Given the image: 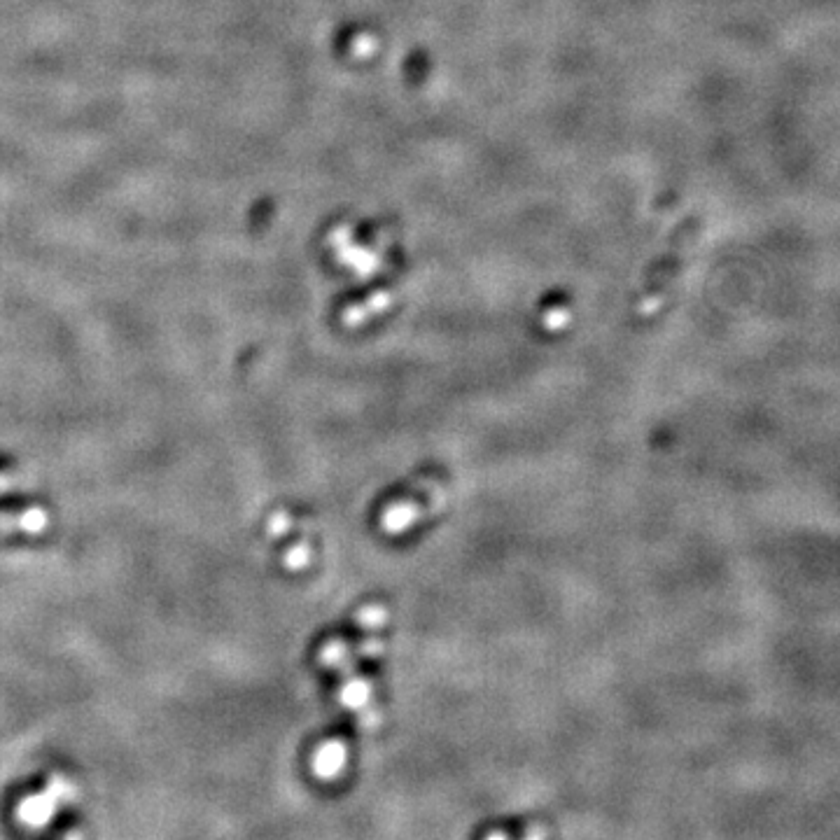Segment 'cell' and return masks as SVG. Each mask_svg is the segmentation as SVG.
Masks as SVG:
<instances>
[{
    "label": "cell",
    "mask_w": 840,
    "mask_h": 840,
    "mask_svg": "<svg viewBox=\"0 0 840 840\" xmlns=\"http://www.w3.org/2000/svg\"><path fill=\"white\" fill-rule=\"evenodd\" d=\"M693 231H696V222L693 220H684L677 224V229L672 231L668 245H665V250L661 252L654 259V264H651V271L647 273V278H644V285L640 294H637V313L640 315H649L654 308L658 306V301L665 297V292H668V285H670V278L675 276L679 262H682V252L686 248V243H689V238L693 236Z\"/></svg>",
    "instance_id": "6da1fadb"
}]
</instances>
